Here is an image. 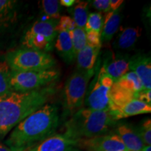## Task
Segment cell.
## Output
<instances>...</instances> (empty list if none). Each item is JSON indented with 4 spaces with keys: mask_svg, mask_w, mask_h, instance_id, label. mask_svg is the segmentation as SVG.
<instances>
[{
    "mask_svg": "<svg viewBox=\"0 0 151 151\" xmlns=\"http://www.w3.org/2000/svg\"><path fill=\"white\" fill-rule=\"evenodd\" d=\"M58 109L46 104L20 122L5 141L11 151H27L54 134L59 124Z\"/></svg>",
    "mask_w": 151,
    "mask_h": 151,
    "instance_id": "6da1fadb",
    "label": "cell"
},
{
    "mask_svg": "<svg viewBox=\"0 0 151 151\" xmlns=\"http://www.w3.org/2000/svg\"><path fill=\"white\" fill-rule=\"evenodd\" d=\"M55 93L52 86L32 91H11L0 97V139L46 104Z\"/></svg>",
    "mask_w": 151,
    "mask_h": 151,
    "instance_id": "7a4b0ae2",
    "label": "cell"
},
{
    "mask_svg": "<svg viewBox=\"0 0 151 151\" xmlns=\"http://www.w3.org/2000/svg\"><path fill=\"white\" fill-rule=\"evenodd\" d=\"M117 122L109 110L81 109L65 122L63 134L74 140L90 139L107 134Z\"/></svg>",
    "mask_w": 151,
    "mask_h": 151,
    "instance_id": "3957f363",
    "label": "cell"
},
{
    "mask_svg": "<svg viewBox=\"0 0 151 151\" xmlns=\"http://www.w3.org/2000/svg\"><path fill=\"white\" fill-rule=\"evenodd\" d=\"M95 69L90 71L76 70L70 76L62 91V106L66 116H72L84 104L88 83L93 76Z\"/></svg>",
    "mask_w": 151,
    "mask_h": 151,
    "instance_id": "277c9868",
    "label": "cell"
},
{
    "mask_svg": "<svg viewBox=\"0 0 151 151\" xmlns=\"http://www.w3.org/2000/svg\"><path fill=\"white\" fill-rule=\"evenodd\" d=\"M5 61L11 70L15 71L47 70L55 65V60L48 52L26 48L9 52Z\"/></svg>",
    "mask_w": 151,
    "mask_h": 151,
    "instance_id": "5b68a950",
    "label": "cell"
},
{
    "mask_svg": "<svg viewBox=\"0 0 151 151\" xmlns=\"http://www.w3.org/2000/svg\"><path fill=\"white\" fill-rule=\"evenodd\" d=\"M97 69L93 80L88 87L84 104L88 109L107 111L110 109L111 90L114 82L103 67Z\"/></svg>",
    "mask_w": 151,
    "mask_h": 151,
    "instance_id": "8992f818",
    "label": "cell"
},
{
    "mask_svg": "<svg viewBox=\"0 0 151 151\" xmlns=\"http://www.w3.org/2000/svg\"><path fill=\"white\" fill-rule=\"evenodd\" d=\"M60 76L55 69L35 71H11L10 86L13 91L27 92L44 88Z\"/></svg>",
    "mask_w": 151,
    "mask_h": 151,
    "instance_id": "52a82bcc",
    "label": "cell"
},
{
    "mask_svg": "<svg viewBox=\"0 0 151 151\" xmlns=\"http://www.w3.org/2000/svg\"><path fill=\"white\" fill-rule=\"evenodd\" d=\"M76 147L86 151L127 150L116 133L106 134L90 139H79L77 141Z\"/></svg>",
    "mask_w": 151,
    "mask_h": 151,
    "instance_id": "ba28073f",
    "label": "cell"
},
{
    "mask_svg": "<svg viewBox=\"0 0 151 151\" xmlns=\"http://www.w3.org/2000/svg\"><path fill=\"white\" fill-rule=\"evenodd\" d=\"M77 141L61 134H54L27 151H72Z\"/></svg>",
    "mask_w": 151,
    "mask_h": 151,
    "instance_id": "9c48e42d",
    "label": "cell"
},
{
    "mask_svg": "<svg viewBox=\"0 0 151 151\" xmlns=\"http://www.w3.org/2000/svg\"><path fill=\"white\" fill-rule=\"evenodd\" d=\"M129 70L134 72L142 83L144 90L151 88V59L145 54H137L129 58Z\"/></svg>",
    "mask_w": 151,
    "mask_h": 151,
    "instance_id": "30bf717a",
    "label": "cell"
},
{
    "mask_svg": "<svg viewBox=\"0 0 151 151\" xmlns=\"http://www.w3.org/2000/svg\"><path fill=\"white\" fill-rule=\"evenodd\" d=\"M113 118L118 121L120 119L128 118L151 112V106L139 99H133L123 104L113 110L109 111Z\"/></svg>",
    "mask_w": 151,
    "mask_h": 151,
    "instance_id": "8fae6325",
    "label": "cell"
},
{
    "mask_svg": "<svg viewBox=\"0 0 151 151\" xmlns=\"http://www.w3.org/2000/svg\"><path fill=\"white\" fill-rule=\"evenodd\" d=\"M115 133L120 137L124 146L129 151H141L145 146L138 134L137 128L128 124H120Z\"/></svg>",
    "mask_w": 151,
    "mask_h": 151,
    "instance_id": "7c38bea8",
    "label": "cell"
},
{
    "mask_svg": "<svg viewBox=\"0 0 151 151\" xmlns=\"http://www.w3.org/2000/svg\"><path fill=\"white\" fill-rule=\"evenodd\" d=\"M99 48L86 45L76 55L77 70L90 71L97 67L96 62L99 53Z\"/></svg>",
    "mask_w": 151,
    "mask_h": 151,
    "instance_id": "4fadbf2b",
    "label": "cell"
},
{
    "mask_svg": "<svg viewBox=\"0 0 151 151\" xmlns=\"http://www.w3.org/2000/svg\"><path fill=\"white\" fill-rule=\"evenodd\" d=\"M55 47L60 56L67 64H71L76 58L69 32H60L58 33Z\"/></svg>",
    "mask_w": 151,
    "mask_h": 151,
    "instance_id": "5bb4252c",
    "label": "cell"
},
{
    "mask_svg": "<svg viewBox=\"0 0 151 151\" xmlns=\"http://www.w3.org/2000/svg\"><path fill=\"white\" fill-rule=\"evenodd\" d=\"M120 9L116 11H111L106 14L101 32V39L103 42L110 41L118 31L121 21Z\"/></svg>",
    "mask_w": 151,
    "mask_h": 151,
    "instance_id": "9a60e30c",
    "label": "cell"
},
{
    "mask_svg": "<svg viewBox=\"0 0 151 151\" xmlns=\"http://www.w3.org/2000/svg\"><path fill=\"white\" fill-rule=\"evenodd\" d=\"M22 45L26 48L48 52L53 48V41L43 35L26 32L22 39Z\"/></svg>",
    "mask_w": 151,
    "mask_h": 151,
    "instance_id": "2e32d148",
    "label": "cell"
},
{
    "mask_svg": "<svg viewBox=\"0 0 151 151\" xmlns=\"http://www.w3.org/2000/svg\"><path fill=\"white\" fill-rule=\"evenodd\" d=\"M141 32L142 29L139 27L124 28L117 38L116 47L122 50L132 48L141 37Z\"/></svg>",
    "mask_w": 151,
    "mask_h": 151,
    "instance_id": "e0dca14e",
    "label": "cell"
},
{
    "mask_svg": "<svg viewBox=\"0 0 151 151\" xmlns=\"http://www.w3.org/2000/svg\"><path fill=\"white\" fill-rule=\"evenodd\" d=\"M57 24L58 20H37L27 32L32 34L43 35L50 40L54 41L58 35V32L56 31Z\"/></svg>",
    "mask_w": 151,
    "mask_h": 151,
    "instance_id": "ac0fdd59",
    "label": "cell"
},
{
    "mask_svg": "<svg viewBox=\"0 0 151 151\" xmlns=\"http://www.w3.org/2000/svg\"><path fill=\"white\" fill-rule=\"evenodd\" d=\"M17 1L0 0V29L13 23L16 19Z\"/></svg>",
    "mask_w": 151,
    "mask_h": 151,
    "instance_id": "d6986e66",
    "label": "cell"
},
{
    "mask_svg": "<svg viewBox=\"0 0 151 151\" xmlns=\"http://www.w3.org/2000/svg\"><path fill=\"white\" fill-rule=\"evenodd\" d=\"M114 83L122 89L131 92L134 94L144 90L140 78L134 72L131 71L124 75Z\"/></svg>",
    "mask_w": 151,
    "mask_h": 151,
    "instance_id": "ffe728a7",
    "label": "cell"
},
{
    "mask_svg": "<svg viewBox=\"0 0 151 151\" xmlns=\"http://www.w3.org/2000/svg\"><path fill=\"white\" fill-rule=\"evenodd\" d=\"M88 4L89 1H80L73 7L71 11L72 19L77 27L84 29L88 17Z\"/></svg>",
    "mask_w": 151,
    "mask_h": 151,
    "instance_id": "44dd1931",
    "label": "cell"
},
{
    "mask_svg": "<svg viewBox=\"0 0 151 151\" xmlns=\"http://www.w3.org/2000/svg\"><path fill=\"white\" fill-rule=\"evenodd\" d=\"M41 11L48 20H57L60 18V4L58 0H42L39 1Z\"/></svg>",
    "mask_w": 151,
    "mask_h": 151,
    "instance_id": "7402d4cb",
    "label": "cell"
},
{
    "mask_svg": "<svg viewBox=\"0 0 151 151\" xmlns=\"http://www.w3.org/2000/svg\"><path fill=\"white\" fill-rule=\"evenodd\" d=\"M11 71L5 60L0 61V97L13 91L10 86Z\"/></svg>",
    "mask_w": 151,
    "mask_h": 151,
    "instance_id": "603a6c76",
    "label": "cell"
},
{
    "mask_svg": "<svg viewBox=\"0 0 151 151\" xmlns=\"http://www.w3.org/2000/svg\"><path fill=\"white\" fill-rule=\"evenodd\" d=\"M69 34H70L71 41H72L73 50L76 55L78 52L87 45L86 32L84 29L76 27L73 31L70 32Z\"/></svg>",
    "mask_w": 151,
    "mask_h": 151,
    "instance_id": "cb8c5ba5",
    "label": "cell"
},
{
    "mask_svg": "<svg viewBox=\"0 0 151 151\" xmlns=\"http://www.w3.org/2000/svg\"><path fill=\"white\" fill-rule=\"evenodd\" d=\"M102 27L103 20L101 13L94 12L89 14L84 28L86 32H93L101 35Z\"/></svg>",
    "mask_w": 151,
    "mask_h": 151,
    "instance_id": "d4e9b609",
    "label": "cell"
},
{
    "mask_svg": "<svg viewBox=\"0 0 151 151\" xmlns=\"http://www.w3.org/2000/svg\"><path fill=\"white\" fill-rule=\"evenodd\" d=\"M137 128V132L145 146L151 145V120L147 118L141 122L139 127Z\"/></svg>",
    "mask_w": 151,
    "mask_h": 151,
    "instance_id": "484cf974",
    "label": "cell"
},
{
    "mask_svg": "<svg viewBox=\"0 0 151 151\" xmlns=\"http://www.w3.org/2000/svg\"><path fill=\"white\" fill-rule=\"evenodd\" d=\"M115 62L120 78L129 71V58L127 55L115 54Z\"/></svg>",
    "mask_w": 151,
    "mask_h": 151,
    "instance_id": "4316f807",
    "label": "cell"
},
{
    "mask_svg": "<svg viewBox=\"0 0 151 151\" xmlns=\"http://www.w3.org/2000/svg\"><path fill=\"white\" fill-rule=\"evenodd\" d=\"M76 27V24L73 21L72 18L68 16H63L60 17L59 21L58 22L56 26V31L58 32H70Z\"/></svg>",
    "mask_w": 151,
    "mask_h": 151,
    "instance_id": "83f0119b",
    "label": "cell"
},
{
    "mask_svg": "<svg viewBox=\"0 0 151 151\" xmlns=\"http://www.w3.org/2000/svg\"><path fill=\"white\" fill-rule=\"evenodd\" d=\"M86 41L87 45L95 48H101V35L93 32H86Z\"/></svg>",
    "mask_w": 151,
    "mask_h": 151,
    "instance_id": "f1b7e54d",
    "label": "cell"
},
{
    "mask_svg": "<svg viewBox=\"0 0 151 151\" xmlns=\"http://www.w3.org/2000/svg\"><path fill=\"white\" fill-rule=\"evenodd\" d=\"M91 3L92 6L96 10L105 13H109L111 11L109 0H94L91 1Z\"/></svg>",
    "mask_w": 151,
    "mask_h": 151,
    "instance_id": "f546056e",
    "label": "cell"
},
{
    "mask_svg": "<svg viewBox=\"0 0 151 151\" xmlns=\"http://www.w3.org/2000/svg\"><path fill=\"white\" fill-rule=\"evenodd\" d=\"M134 99H139L151 106V90H143L134 94Z\"/></svg>",
    "mask_w": 151,
    "mask_h": 151,
    "instance_id": "4dcf8cb0",
    "label": "cell"
},
{
    "mask_svg": "<svg viewBox=\"0 0 151 151\" xmlns=\"http://www.w3.org/2000/svg\"><path fill=\"white\" fill-rule=\"evenodd\" d=\"M122 0H109V6L111 11H116L120 9V6L122 4Z\"/></svg>",
    "mask_w": 151,
    "mask_h": 151,
    "instance_id": "1f68e13d",
    "label": "cell"
},
{
    "mask_svg": "<svg viewBox=\"0 0 151 151\" xmlns=\"http://www.w3.org/2000/svg\"><path fill=\"white\" fill-rule=\"evenodd\" d=\"M76 2H78V1H76V0H61L60 1V4L69 8V7L72 6Z\"/></svg>",
    "mask_w": 151,
    "mask_h": 151,
    "instance_id": "d6a6232c",
    "label": "cell"
},
{
    "mask_svg": "<svg viewBox=\"0 0 151 151\" xmlns=\"http://www.w3.org/2000/svg\"><path fill=\"white\" fill-rule=\"evenodd\" d=\"M0 151H11L8 147L0 143Z\"/></svg>",
    "mask_w": 151,
    "mask_h": 151,
    "instance_id": "836d02e7",
    "label": "cell"
},
{
    "mask_svg": "<svg viewBox=\"0 0 151 151\" xmlns=\"http://www.w3.org/2000/svg\"><path fill=\"white\" fill-rule=\"evenodd\" d=\"M141 151H151V147L150 146H144Z\"/></svg>",
    "mask_w": 151,
    "mask_h": 151,
    "instance_id": "e575fe53",
    "label": "cell"
},
{
    "mask_svg": "<svg viewBox=\"0 0 151 151\" xmlns=\"http://www.w3.org/2000/svg\"><path fill=\"white\" fill-rule=\"evenodd\" d=\"M72 151H80L79 150H78V149H76V148H75L74 150H73Z\"/></svg>",
    "mask_w": 151,
    "mask_h": 151,
    "instance_id": "d590c367",
    "label": "cell"
}]
</instances>
